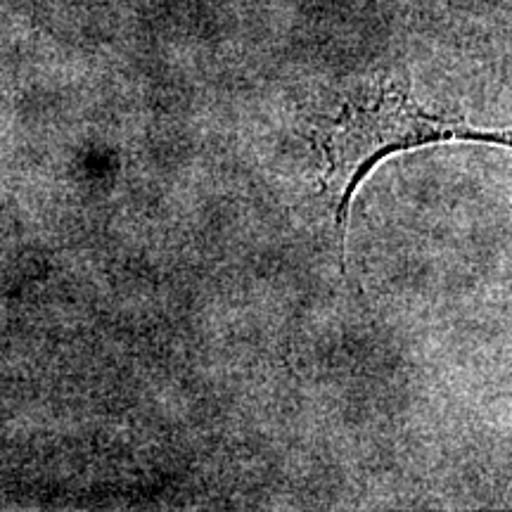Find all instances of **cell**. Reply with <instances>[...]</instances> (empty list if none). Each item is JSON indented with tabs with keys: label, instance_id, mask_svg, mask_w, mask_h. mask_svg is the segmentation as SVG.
<instances>
[{
	"label": "cell",
	"instance_id": "obj_1",
	"mask_svg": "<svg viewBox=\"0 0 512 512\" xmlns=\"http://www.w3.org/2000/svg\"><path fill=\"white\" fill-rule=\"evenodd\" d=\"M448 140L510 145L508 133L479 131L465 119L427 110L413 98L411 88L399 81H377L320 114L311 143L342 252L351 202L370 171L399 152Z\"/></svg>",
	"mask_w": 512,
	"mask_h": 512
}]
</instances>
